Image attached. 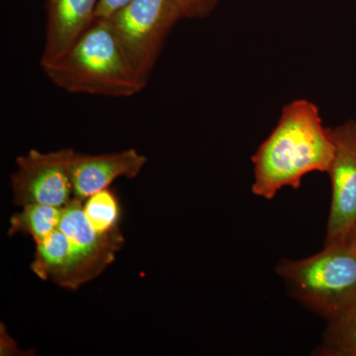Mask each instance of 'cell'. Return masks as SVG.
Wrapping results in <instances>:
<instances>
[{
	"label": "cell",
	"mask_w": 356,
	"mask_h": 356,
	"mask_svg": "<svg viewBox=\"0 0 356 356\" xmlns=\"http://www.w3.org/2000/svg\"><path fill=\"white\" fill-rule=\"evenodd\" d=\"M147 156L129 149L120 153L86 154L67 149V168L74 197L86 200L108 188L119 177L135 178L146 165Z\"/></svg>",
	"instance_id": "52a82bcc"
},
{
	"label": "cell",
	"mask_w": 356,
	"mask_h": 356,
	"mask_svg": "<svg viewBox=\"0 0 356 356\" xmlns=\"http://www.w3.org/2000/svg\"><path fill=\"white\" fill-rule=\"evenodd\" d=\"M83 209L91 226L99 233H107L118 228L120 208L114 194L108 188L88 197Z\"/></svg>",
	"instance_id": "4fadbf2b"
},
{
	"label": "cell",
	"mask_w": 356,
	"mask_h": 356,
	"mask_svg": "<svg viewBox=\"0 0 356 356\" xmlns=\"http://www.w3.org/2000/svg\"><path fill=\"white\" fill-rule=\"evenodd\" d=\"M130 1L131 0H98L96 19H108L110 16Z\"/></svg>",
	"instance_id": "9a60e30c"
},
{
	"label": "cell",
	"mask_w": 356,
	"mask_h": 356,
	"mask_svg": "<svg viewBox=\"0 0 356 356\" xmlns=\"http://www.w3.org/2000/svg\"><path fill=\"white\" fill-rule=\"evenodd\" d=\"M31 269L42 280L77 289L91 278L67 236L60 229L36 245Z\"/></svg>",
	"instance_id": "30bf717a"
},
{
	"label": "cell",
	"mask_w": 356,
	"mask_h": 356,
	"mask_svg": "<svg viewBox=\"0 0 356 356\" xmlns=\"http://www.w3.org/2000/svg\"><path fill=\"white\" fill-rule=\"evenodd\" d=\"M346 243H348V245H350V247L356 252V228L355 229V231L351 233L350 238L346 240Z\"/></svg>",
	"instance_id": "2e32d148"
},
{
	"label": "cell",
	"mask_w": 356,
	"mask_h": 356,
	"mask_svg": "<svg viewBox=\"0 0 356 356\" xmlns=\"http://www.w3.org/2000/svg\"><path fill=\"white\" fill-rule=\"evenodd\" d=\"M331 132L336 149L327 172L332 197L325 245L346 243L356 228V121Z\"/></svg>",
	"instance_id": "8992f818"
},
{
	"label": "cell",
	"mask_w": 356,
	"mask_h": 356,
	"mask_svg": "<svg viewBox=\"0 0 356 356\" xmlns=\"http://www.w3.org/2000/svg\"><path fill=\"white\" fill-rule=\"evenodd\" d=\"M58 229L72 243L91 280L114 261L125 242L119 228L107 233L96 231L86 216L83 201L76 197L63 208Z\"/></svg>",
	"instance_id": "ba28073f"
},
{
	"label": "cell",
	"mask_w": 356,
	"mask_h": 356,
	"mask_svg": "<svg viewBox=\"0 0 356 356\" xmlns=\"http://www.w3.org/2000/svg\"><path fill=\"white\" fill-rule=\"evenodd\" d=\"M181 18L180 0H131L107 20L129 60L147 83L168 35Z\"/></svg>",
	"instance_id": "277c9868"
},
{
	"label": "cell",
	"mask_w": 356,
	"mask_h": 356,
	"mask_svg": "<svg viewBox=\"0 0 356 356\" xmlns=\"http://www.w3.org/2000/svg\"><path fill=\"white\" fill-rule=\"evenodd\" d=\"M98 0H46L47 26L41 67L60 60L96 19Z\"/></svg>",
	"instance_id": "9c48e42d"
},
{
	"label": "cell",
	"mask_w": 356,
	"mask_h": 356,
	"mask_svg": "<svg viewBox=\"0 0 356 356\" xmlns=\"http://www.w3.org/2000/svg\"><path fill=\"white\" fill-rule=\"evenodd\" d=\"M220 0H180L184 18L202 19L209 16Z\"/></svg>",
	"instance_id": "5bb4252c"
},
{
	"label": "cell",
	"mask_w": 356,
	"mask_h": 356,
	"mask_svg": "<svg viewBox=\"0 0 356 356\" xmlns=\"http://www.w3.org/2000/svg\"><path fill=\"white\" fill-rule=\"evenodd\" d=\"M277 273L302 304L329 320L356 303V252L346 242L300 261L283 259Z\"/></svg>",
	"instance_id": "3957f363"
},
{
	"label": "cell",
	"mask_w": 356,
	"mask_h": 356,
	"mask_svg": "<svg viewBox=\"0 0 356 356\" xmlns=\"http://www.w3.org/2000/svg\"><path fill=\"white\" fill-rule=\"evenodd\" d=\"M43 70L54 86L74 95L128 98L147 84L107 19H95L60 60Z\"/></svg>",
	"instance_id": "7a4b0ae2"
},
{
	"label": "cell",
	"mask_w": 356,
	"mask_h": 356,
	"mask_svg": "<svg viewBox=\"0 0 356 356\" xmlns=\"http://www.w3.org/2000/svg\"><path fill=\"white\" fill-rule=\"evenodd\" d=\"M16 165L17 170L11 175L16 205L43 204L64 208L74 198L67 168V149L51 153L31 149L16 159Z\"/></svg>",
	"instance_id": "5b68a950"
},
{
	"label": "cell",
	"mask_w": 356,
	"mask_h": 356,
	"mask_svg": "<svg viewBox=\"0 0 356 356\" xmlns=\"http://www.w3.org/2000/svg\"><path fill=\"white\" fill-rule=\"evenodd\" d=\"M63 208L43 204H29L10 219L8 235L21 233L31 236L34 242L41 243L60 226Z\"/></svg>",
	"instance_id": "8fae6325"
},
{
	"label": "cell",
	"mask_w": 356,
	"mask_h": 356,
	"mask_svg": "<svg viewBox=\"0 0 356 356\" xmlns=\"http://www.w3.org/2000/svg\"><path fill=\"white\" fill-rule=\"evenodd\" d=\"M318 355L356 356V303L330 318Z\"/></svg>",
	"instance_id": "7c38bea8"
},
{
	"label": "cell",
	"mask_w": 356,
	"mask_h": 356,
	"mask_svg": "<svg viewBox=\"0 0 356 356\" xmlns=\"http://www.w3.org/2000/svg\"><path fill=\"white\" fill-rule=\"evenodd\" d=\"M331 129L325 128L316 104H287L273 133L252 156L254 195L275 197L283 187L298 189L308 173L327 172L334 156Z\"/></svg>",
	"instance_id": "6da1fadb"
}]
</instances>
